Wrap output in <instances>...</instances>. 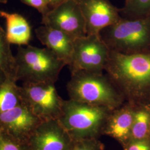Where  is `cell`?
Segmentation results:
<instances>
[{
	"instance_id": "ffe728a7",
	"label": "cell",
	"mask_w": 150,
	"mask_h": 150,
	"mask_svg": "<svg viewBox=\"0 0 150 150\" xmlns=\"http://www.w3.org/2000/svg\"><path fill=\"white\" fill-rule=\"evenodd\" d=\"M0 150H28L27 145L17 142L2 135L0 139Z\"/></svg>"
},
{
	"instance_id": "4fadbf2b",
	"label": "cell",
	"mask_w": 150,
	"mask_h": 150,
	"mask_svg": "<svg viewBox=\"0 0 150 150\" xmlns=\"http://www.w3.org/2000/svg\"><path fill=\"white\" fill-rule=\"evenodd\" d=\"M40 42L62 60L66 66L70 64L74 50L75 40L64 32L42 25L35 30Z\"/></svg>"
},
{
	"instance_id": "44dd1931",
	"label": "cell",
	"mask_w": 150,
	"mask_h": 150,
	"mask_svg": "<svg viewBox=\"0 0 150 150\" xmlns=\"http://www.w3.org/2000/svg\"><path fill=\"white\" fill-rule=\"evenodd\" d=\"M122 148L123 150H150V138L141 140H131Z\"/></svg>"
},
{
	"instance_id": "3957f363",
	"label": "cell",
	"mask_w": 150,
	"mask_h": 150,
	"mask_svg": "<svg viewBox=\"0 0 150 150\" xmlns=\"http://www.w3.org/2000/svg\"><path fill=\"white\" fill-rule=\"evenodd\" d=\"M112 111L107 107L69 99L64 100L58 120L74 141L99 139Z\"/></svg>"
},
{
	"instance_id": "603a6c76",
	"label": "cell",
	"mask_w": 150,
	"mask_h": 150,
	"mask_svg": "<svg viewBox=\"0 0 150 150\" xmlns=\"http://www.w3.org/2000/svg\"><path fill=\"white\" fill-rule=\"evenodd\" d=\"M64 1L66 0H48L51 8L55 7L56 6L59 5V4L63 2Z\"/></svg>"
},
{
	"instance_id": "7c38bea8",
	"label": "cell",
	"mask_w": 150,
	"mask_h": 150,
	"mask_svg": "<svg viewBox=\"0 0 150 150\" xmlns=\"http://www.w3.org/2000/svg\"><path fill=\"white\" fill-rule=\"evenodd\" d=\"M136 106L125 102L113 110L105 123L103 135L116 139L122 147L130 140Z\"/></svg>"
},
{
	"instance_id": "9a60e30c",
	"label": "cell",
	"mask_w": 150,
	"mask_h": 150,
	"mask_svg": "<svg viewBox=\"0 0 150 150\" xmlns=\"http://www.w3.org/2000/svg\"><path fill=\"white\" fill-rule=\"evenodd\" d=\"M16 81L6 79L0 85V115L22 104L20 86Z\"/></svg>"
},
{
	"instance_id": "484cf974",
	"label": "cell",
	"mask_w": 150,
	"mask_h": 150,
	"mask_svg": "<svg viewBox=\"0 0 150 150\" xmlns=\"http://www.w3.org/2000/svg\"><path fill=\"white\" fill-rule=\"evenodd\" d=\"M1 137H2V134H1V133H0V139H1Z\"/></svg>"
},
{
	"instance_id": "5b68a950",
	"label": "cell",
	"mask_w": 150,
	"mask_h": 150,
	"mask_svg": "<svg viewBox=\"0 0 150 150\" xmlns=\"http://www.w3.org/2000/svg\"><path fill=\"white\" fill-rule=\"evenodd\" d=\"M15 57L16 80L23 82H53L59 79L64 62L46 47L18 46Z\"/></svg>"
},
{
	"instance_id": "ac0fdd59",
	"label": "cell",
	"mask_w": 150,
	"mask_h": 150,
	"mask_svg": "<svg viewBox=\"0 0 150 150\" xmlns=\"http://www.w3.org/2000/svg\"><path fill=\"white\" fill-rule=\"evenodd\" d=\"M120 12L122 17L129 19L150 17V0H125Z\"/></svg>"
},
{
	"instance_id": "8992f818",
	"label": "cell",
	"mask_w": 150,
	"mask_h": 150,
	"mask_svg": "<svg viewBox=\"0 0 150 150\" xmlns=\"http://www.w3.org/2000/svg\"><path fill=\"white\" fill-rule=\"evenodd\" d=\"M23 103L42 121L58 120L64 100L53 82H23L20 86Z\"/></svg>"
},
{
	"instance_id": "9c48e42d",
	"label": "cell",
	"mask_w": 150,
	"mask_h": 150,
	"mask_svg": "<svg viewBox=\"0 0 150 150\" xmlns=\"http://www.w3.org/2000/svg\"><path fill=\"white\" fill-rule=\"evenodd\" d=\"M42 121L22 103L0 115V133L26 145L34 131Z\"/></svg>"
},
{
	"instance_id": "277c9868",
	"label": "cell",
	"mask_w": 150,
	"mask_h": 150,
	"mask_svg": "<svg viewBox=\"0 0 150 150\" xmlns=\"http://www.w3.org/2000/svg\"><path fill=\"white\" fill-rule=\"evenodd\" d=\"M99 35L111 51L125 54L150 52V17H121Z\"/></svg>"
},
{
	"instance_id": "ba28073f",
	"label": "cell",
	"mask_w": 150,
	"mask_h": 150,
	"mask_svg": "<svg viewBox=\"0 0 150 150\" xmlns=\"http://www.w3.org/2000/svg\"><path fill=\"white\" fill-rule=\"evenodd\" d=\"M42 24L60 30L74 40L87 35L79 0H66L51 8L42 15Z\"/></svg>"
},
{
	"instance_id": "7a4b0ae2",
	"label": "cell",
	"mask_w": 150,
	"mask_h": 150,
	"mask_svg": "<svg viewBox=\"0 0 150 150\" xmlns=\"http://www.w3.org/2000/svg\"><path fill=\"white\" fill-rule=\"evenodd\" d=\"M66 89L69 99L112 110L126 102L117 88L103 72L71 73Z\"/></svg>"
},
{
	"instance_id": "6da1fadb",
	"label": "cell",
	"mask_w": 150,
	"mask_h": 150,
	"mask_svg": "<svg viewBox=\"0 0 150 150\" xmlns=\"http://www.w3.org/2000/svg\"><path fill=\"white\" fill-rule=\"evenodd\" d=\"M105 71L126 102L150 107V52L125 54L110 51Z\"/></svg>"
},
{
	"instance_id": "2e32d148",
	"label": "cell",
	"mask_w": 150,
	"mask_h": 150,
	"mask_svg": "<svg viewBox=\"0 0 150 150\" xmlns=\"http://www.w3.org/2000/svg\"><path fill=\"white\" fill-rule=\"evenodd\" d=\"M6 35V31L0 25V70L6 78L16 80V62Z\"/></svg>"
},
{
	"instance_id": "30bf717a",
	"label": "cell",
	"mask_w": 150,
	"mask_h": 150,
	"mask_svg": "<svg viewBox=\"0 0 150 150\" xmlns=\"http://www.w3.org/2000/svg\"><path fill=\"white\" fill-rule=\"evenodd\" d=\"M74 140L58 120L44 121L27 141L28 150H69Z\"/></svg>"
},
{
	"instance_id": "d6986e66",
	"label": "cell",
	"mask_w": 150,
	"mask_h": 150,
	"mask_svg": "<svg viewBox=\"0 0 150 150\" xmlns=\"http://www.w3.org/2000/svg\"><path fill=\"white\" fill-rule=\"evenodd\" d=\"M105 145L98 139L74 141L69 150H104Z\"/></svg>"
},
{
	"instance_id": "8fae6325",
	"label": "cell",
	"mask_w": 150,
	"mask_h": 150,
	"mask_svg": "<svg viewBox=\"0 0 150 150\" xmlns=\"http://www.w3.org/2000/svg\"><path fill=\"white\" fill-rule=\"evenodd\" d=\"M83 16L87 35H99L122 17L120 9L109 0H79Z\"/></svg>"
},
{
	"instance_id": "e0dca14e",
	"label": "cell",
	"mask_w": 150,
	"mask_h": 150,
	"mask_svg": "<svg viewBox=\"0 0 150 150\" xmlns=\"http://www.w3.org/2000/svg\"><path fill=\"white\" fill-rule=\"evenodd\" d=\"M150 138V107L136 106L129 141Z\"/></svg>"
},
{
	"instance_id": "5bb4252c",
	"label": "cell",
	"mask_w": 150,
	"mask_h": 150,
	"mask_svg": "<svg viewBox=\"0 0 150 150\" xmlns=\"http://www.w3.org/2000/svg\"><path fill=\"white\" fill-rule=\"evenodd\" d=\"M0 16L6 21V35L10 44L28 45L32 38V29L27 20L20 14L0 11Z\"/></svg>"
},
{
	"instance_id": "d4e9b609",
	"label": "cell",
	"mask_w": 150,
	"mask_h": 150,
	"mask_svg": "<svg viewBox=\"0 0 150 150\" xmlns=\"http://www.w3.org/2000/svg\"><path fill=\"white\" fill-rule=\"evenodd\" d=\"M7 0H0V2H2V3H5L7 2Z\"/></svg>"
},
{
	"instance_id": "52a82bcc",
	"label": "cell",
	"mask_w": 150,
	"mask_h": 150,
	"mask_svg": "<svg viewBox=\"0 0 150 150\" xmlns=\"http://www.w3.org/2000/svg\"><path fill=\"white\" fill-rule=\"evenodd\" d=\"M110 50L100 35H90L75 40L72 58L68 66L71 73L77 71L103 72Z\"/></svg>"
},
{
	"instance_id": "cb8c5ba5",
	"label": "cell",
	"mask_w": 150,
	"mask_h": 150,
	"mask_svg": "<svg viewBox=\"0 0 150 150\" xmlns=\"http://www.w3.org/2000/svg\"><path fill=\"white\" fill-rule=\"evenodd\" d=\"M6 79V77L5 75L4 74L3 72H2L0 70V85L5 81Z\"/></svg>"
},
{
	"instance_id": "7402d4cb",
	"label": "cell",
	"mask_w": 150,
	"mask_h": 150,
	"mask_svg": "<svg viewBox=\"0 0 150 150\" xmlns=\"http://www.w3.org/2000/svg\"><path fill=\"white\" fill-rule=\"evenodd\" d=\"M28 5L30 6L39 11L42 15L47 13L50 9L48 0H22Z\"/></svg>"
}]
</instances>
